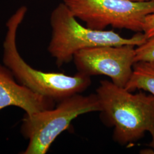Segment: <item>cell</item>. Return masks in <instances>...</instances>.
Returning a JSON list of instances; mask_svg holds the SVG:
<instances>
[{"instance_id": "cell-9", "label": "cell", "mask_w": 154, "mask_h": 154, "mask_svg": "<svg viewBox=\"0 0 154 154\" xmlns=\"http://www.w3.org/2000/svg\"><path fill=\"white\" fill-rule=\"evenodd\" d=\"M135 62L154 61V37H150L142 44L135 48Z\"/></svg>"}, {"instance_id": "cell-10", "label": "cell", "mask_w": 154, "mask_h": 154, "mask_svg": "<svg viewBox=\"0 0 154 154\" xmlns=\"http://www.w3.org/2000/svg\"><path fill=\"white\" fill-rule=\"evenodd\" d=\"M142 32L147 38L154 37V13L146 17Z\"/></svg>"}, {"instance_id": "cell-3", "label": "cell", "mask_w": 154, "mask_h": 154, "mask_svg": "<svg viewBox=\"0 0 154 154\" xmlns=\"http://www.w3.org/2000/svg\"><path fill=\"white\" fill-rule=\"evenodd\" d=\"M50 24L52 33L48 51L58 66L72 61L74 54L81 50L100 46H138L147 39L143 32L137 33L131 38H125L113 30L85 27L78 22L63 2L52 11Z\"/></svg>"}, {"instance_id": "cell-4", "label": "cell", "mask_w": 154, "mask_h": 154, "mask_svg": "<svg viewBox=\"0 0 154 154\" xmlns=\"http://www.w3.org/2000/svg\"><path fill=\"white\" fill-rule=\"evenodd\" d=\"M102 110L95 94H78L62 99L53 109L26 115L21 126L22 135L29 140L23 154H45L61 133L81 115Z\"/></svg>"}, {"instance_id": "cell-11", "label": "cell", "mask_w": 154, "mask_h": 154, "mask_svg": "<svg viewBox=\"0 0 154 154\" xmlns=\"http://www.w3.org/2000/svg\"><path fill=\"white\" fill-rule=\"evenodd\" d=\"M131 1H134V2H146V1H149L152 0H130Z\"/></svg>"}, {"instance_id": "cell-2", "label": "cell", "mask_w": 154, "mask_h": 154, "mask_svg": "<svg viewBox=\"0 0 154 154\" xmlns=\"http://www.w3.org/2000/svg\"><path fill=\"white\" fill-rule=\"evenodd\" d=\"M22 6L6 23L7 32L3 44V63L17 81L33 92L60 102L85 91L91 83V77L78 72L74 75L61 72H44L34 69L23 60L16 45L17 32L27 12Z\"/></svg>"}, {"instance_id": "cell-5", "label": "cell", "mask_w": 154, "mask_h": 154, "mask_svg": "<svg viewBox=\"0 0 154 154\" xmlns=\"http://www.w3.org/2000/svg\"><path fill=\"white\" fill-rule=\"evenodd\" d=\"M73 15L95 30L108 26L142 32L146 17L154 13V0H63Z\"/></svg>"}, {"instance_id": "cell-1", "label": "cell", "mask_w": 154, "mask_h": 154, "mask_svg": "<svg viewBox=\"0 0 154 154\" xmlns=\"http://www.w3.org/2000/svg\"><path fill=\"white\" fill-rule=\"evenodd\" d=\"M96 94L102 107V119L114 127L116 142L132 144L149 132L151 136L149 146L154 150V95L132 93L108 80L100 82Z\"/></svg>"}, {"instance_id": "cell-8", "label": "cell", "mask_w": 154, "mask_h": 154, "mask_svg": "<svg viewBox=\"0 0 154 154\" xmlns=\"http://www.w3.org/2000/svg\"><path fill=\"white\" fill-rule=\"evenodd\" d=\"M125 88L132 92L142 90L154 96V61L135 62L131 76Z\"/></svg>"}, {"instance_id": "cell-6", "label": "cell", "mask_w": 154, "mask_h": 154, "mask_svg": "<svg viewBox=\"0 0 154 154\" xmlns=\"http://www.w3.org/2000/svg\"><path fill=\"white\" fill-rule=\"evenodd\" d=\"M135 46H100L81 50L72 60L78 72L89 77L105 75L116 85L125 88L132 72Z\"/></svg>"}, {"instance_id": "cell-7", "label": "cell", "mask_w": 154, "mask_h": 154, "mask_svg": "<svg viewBox=\"0 0 154 154\" xmlns=\"http://www.w3.org/2000/svg\"><path fill=\"white\" fill-rule=\"evenodd\" d=\"M11 106L19 107L25 111L26 115L31 116L53 109L55 101L22 85L6 66L0 64V111Z\"/></svg>"}]
</instances>
